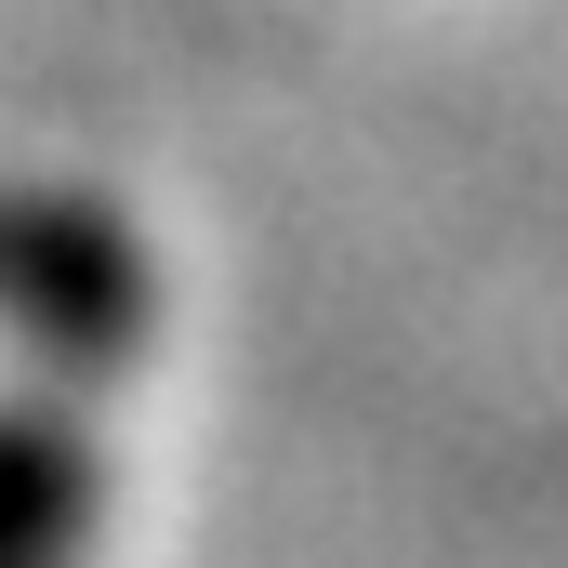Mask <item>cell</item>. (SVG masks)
<instances>
[{
	"mask_svg": "<svg viewBox=\"0 0 568 568\" xmlns=\"http://www.w3.org/2000/svg\"><path fill=\"white\" fill-rule=\"evenodd\" d=\"M145 344H159L145 239L67 172H0V371H40L106 410Z\"/></svg>",
	"mask_w": 568,
	"mask_h": 568,
	"instance_id": "cell-1",
	"label": "cell"
},
{
	"mask_svg": "<svg viewBox=\"0 0 568 568\" xmlns=\"http://www.w3.org/2000/svg\"><path fill=\"white\" fill-rule=\"evenodd\" d=\"M93 529H106L93 397L0 371V568H93Z\"/></svg>",
	"mask_w": 568,
	"mask_h": 568,
	"instance_id": "cell-2",
	"label": "cell"
}]
</instances>
